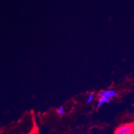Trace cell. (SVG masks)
Segmentation results:
<instances>
[{
    "instance_id": "obj_4",
    "label": "cell",
    "mask_w": 134,
    "mask_h": 134,
    "mask_svg": "<svg viewBox=\"0 0 134 134\" xmlns=\"http://www.w3.org/2000/svg\"><path fill=\"white\" fill-rule=\"evenodd\" d=\"M93 99H94V93L93 92H90V93H89L88 96L87 97V99H86V103L89 104V103H91L92 101L93 100Z\"/></svg>"
},
{
    "instance_id": "obj_2",
    "label": "cell",
    "mask_w": 134,
    "mask_h": 134,
    "mask_svg": "<svg viewBox=\"0 0 134 134\" xmlns=\"http://www.w3.org/2000/svg\"><path fill=\"white\" fill-rule=\"evenodd\" d=\"M117 91L113 89H108V90H102L99 93L98 96L99 97H103V98H106L108 99L114 98L117 96Z\"/></svg>"
},
{
    "instance_id": "obj_3",
    "label": "cell",
    "mask_w": 134,
    "mask_h": 134,
    "mask_svg": "<svg viewBox=\"0 0 134 134\" xmlns=\"http://www.w3.org/2000/svg\"><path fill=\"white\" fill-rule=\"evenodd\" d=\"M110 102V99H108L106 98H103V97H99L96 103V107L97 108H100L105 103H109Z\"/></svg>"
},
{
    "instance_id": "obj_1",
    "label": "cell",
    "mask_w": 134,
    "mask_h": 134,
    "mask_svg": "<svg viewBox=\"0 0 134 134\" xmlns=\"http://www.w3.org/2000/svg\"><path fill=\"white\" fill-rule=\"evenodd\" d=\"M114 134H134V123L120 125L115 130Z\"/></svg>"
},
{
    "instance_id": "obj_5",
    "label": "cell",
    "mask_w": 134,
    "mask_h": 134,
    "mask_svg": "<svg viewBox=\"0 0 134 134\" xmlns=\"http://www.w3.org/2000/svg\"><path fill=\"white\" fill-rule=\"evenodd\" d=\"M57 113L59 115H63L65 114V109L63 106H59L57 108Z\"/></svg>"
}]
</instances>
